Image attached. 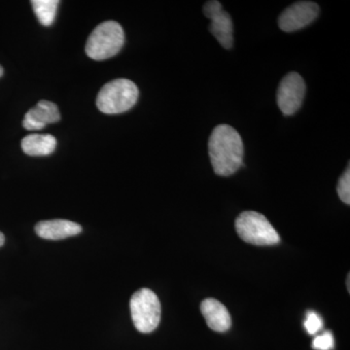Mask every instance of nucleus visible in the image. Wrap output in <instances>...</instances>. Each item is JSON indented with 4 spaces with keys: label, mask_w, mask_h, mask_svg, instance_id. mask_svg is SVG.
Instances as JSON below:
<instances>
[{
    "label": "nucleus",
    "mask_w": 350,
    "mask_h": 350,
    "mask_svg": "<svg viewBox=\"0 0 350 350\" xmlns=\"http://www.w3.org/2000/svg\"><path fill=\"white\" fill-rule=\"evenodd\" d=\"M239 238L253 245H275L280 241L273 226L262 214L256 211H244L236 220Z\"/></svg>",
    "instance_id": "obj_4"
},
{
    "label": "nucleus",
    "mask_w": 350,
    "mask_h": 350,
    "mask_svg": "<svg viewBox=\"0 0 350 350\" xmlns=\"http://www.w3.org/2000/svg\"><path fill=\"white\" fill-rule=\"evenodd\" d=\"M131 319L140 333H151L161 321V303L158 296L148 288H142L131 296Z\"/></svg>",
    "instance_id": "obj_5"
},
{
    "label": "nucleus",
    "mask_w": 350,
    "mask_h": 350,
    "mask_svg": "<svg viewBox=\"0 0 350 350\" xmlns=\"http://www.w3.org/2000/svg\"><path fill=\"white\" fill-rule=\"evenodd\" d=\"M312 347L315 350H331L334 347V337L331 332H325L313 340Z\"/></svg>",
    "instance_id": "obj_16"
},
{
    "label": "nucleus",
    "mask_w": 350,
    "mask_h": 350,
    "mask_svg": "<svg viewBox=\"0 0 350 350\" xmlns=\"http://www.w3.org/2000/svg\"><path fill=\"white\" fill-rule=\"evenodd\" d=\"M4 243H5V237H4V234L0 232V247L3 246Z\"/></svg>",
    "instance_id": "obj_17"
},
{
    "label": "nucleus",
    "mask_w": 350,
    "mask_h": 350,
    "mask_svg": "<svg viewBox=\"0 0 350 350\" xmlns=\"http://www.w3.org/2000/svg\"><path fill=\"white\" fill-rule=\"evenodd\" d=\"M23 151L29 156H48L57 147L56 137L51 135H29L23 138Z\"/></svg>",
    "instance_id": "obj_12"
},
{
    "label": "nucleus",
    "mask_w": 350,
    "mask_h": 350,
    "mask_svg": "<svg viewBox=\"0 0 350 350\" xmlns=\"http://www.w3.org/2000/svg\"><path fill=\"white\" fill-rule=\"evenodd\" d=\"M2 75H3V68L0 66V77H1Z\"/></svg>",
    "instance_id": "obj_19"
},
{
    "label": "nucleus",
    "mask_w": 350,
    "mask_h": 350,
    "mask_svg": "<svg viewBox=\"0 0 350 350\" xmlns=\"http://www.w3.org/2000/svg\"><path fill=\"white\" fill-rule=\"evenodd\" d=\"M61 115L57 105L51 101L41 100L25 114L23 126L27 131H39L49 124L57 123Z\"/></svg>",
    "instance_id": "obj_9"
},
{
    "label": "nucleus",
    "mask_w": 350,
    "mask_h": 350,
    "mask_svg": "<svg viewBox=\"0 0 350 350\" xmlns=\"http://www.w3.org/2000/svg\"><path fill=\"white\" fill-rule=\"evenodd\" d=\"M138 94L137 85L131 80H113L101 88L96 107L105 114H120L135 107Z\"/></svg>",
    "instance_id": "obj_3"
},
{
    "label": "nucleus",
    "mask_w": 350,
    "mask_h": 350,
    "mask_svg": "<svg viewBox=\"0 0 350 350\" xmlns=\"http://www.w3.org/2000/svg\"><path fill=\"white\" fill-rule=\"evenodd\" d=\"M306 94L303 77L297 72L288 73L278 86L276 100L280 109L286 116L293 115L301 107Z\"/></svg>",
    "instance_id": "obj_6"
},
{
    "label": "nucleus",
    "mask_w": 350,
    "mask_h": 350,
    "mask_svg": "<svg viewBox=\"0 0 350 350\" xmlns=\"http://www.w3.org/2000/svg\"><path fill=\"white\" fill-rule=\"evenodd\" d=\"M59 1L57 0H33L31 1L32 8L36 17L44 27H50L56 19L57 6Z\"/></svg>",
    "instance_id": "obj_13"
},
{
    "label": "nucleus",
    "mask_w": 350,
    "mask_h": 350,
    "mask_svg": "<svg viewBox=\"0 0 350 350\" xmlns=\"http://www.w3.org/2000/svg\"><path fill=\"white\" fill-rule=\"evenodd\" d=\"M125 43V33L114 21L101 23L92 32L86 44V54L94 61H103L116 56Z\"/></svg>",
    "instance_id": "obj_2"
},
{
    "label": "nucleus",
    "mask_w": 350,
    "mask_h": 350,
    "mask_svg": "<svg viewBox=\"0 0 350 350\" xmlns=\"http://www.w3.org/2000/svg\"><path fill=\"white\" fill-rule=\"evenodd\" d=\"M208 151L214 172L220 176H230L243 165V139L231 126L219 125L213 129L209 137Z\"/></svg>",
    "instance_id": "obj_1"
},
{
    "label": "nucleus",
    "mask_w": 350,
    "mask_h": 350,
    "mask_svg": "<svg viewBox=\"0 0 350 350\" xmlns=\"http://www.w3.org/2000/svg\"><path fill=\"white\" fill-rule=\"evenodd\" d=\"M338 195L345 204H350V170L349 167L340 176L338 183Z\"/></svg>",
    "instance_id": "obj_14"
},
{
    "label": "nucleus",
    "mask_w": 350,
    "mask_h": 350,
    "mask_svg": "<svg viewBox=\"0 0 350 350\" xmlns=\"http://www.w3.org/2000/svg\"><path fill=\"white\" fill-rule=\"evenodd\" d=\"M82 232V227L72 221L64 219L40 221L36 226V232L38 237L50 241H59L75 237Z\"/></svg>",
    "instance_id": "obj_11"
},
{
    "label": "nucleus",
    "mask_w": 350,
    "mask_h": 350,
    "mask_svg": "<svg viewBox=\"0 0 350 350\" xmlns=\"http://www.w3.org/2000/svg\"><path fill=\"white\" fill-rule=\"evenodd\" d=\"M323 326V321L320 319L319 315L314 312H308L306 314L305 328L310 335H315Z\"/></svg>",
    "instance_id": "obj_15"
},
{
    "label": "nucleus",
    "mask_w": 350,
    "mask_h": 350,
    "mask_svg": "<svg viewBox=\"0 0 350 350\" xmlns=\"http://www.w3.org/2000/svg\"><path fill=\"white\" fill-rule=\"evenodd\" d=\"M204 14L211 20L209 31L225 49H231L234 44V27L231 16L223 10L222 4L216 0L206 2Z\"/></svg>",
    "instance_id": "obj_7"
},
{
    "label": "nucleus",
    "mask_w": 350,
    "mask_h": 350,
    "mask_svg": "<svg viewBox=\"0 0 350 350\" xmlns=\"http://www.w3.org/2000/svg\"><path fill=\"white\" fill-rule=\"evenodd\" d=\"M349 280H350V276L349 275H347V290H349V291H350Z\"/></svg>",
    "instance_id": "obj_18"
},
{
    "label": "nucleus",
    "mask_w": 350,
    "mask_h": 350,
    "mask_svg": "<svg viewBox=\"0 0 350 350\" xmlns=\"http://www.w3.org/2000/svg\"><path fill=\"white\" fill-rule=\"evenodd\" d=\"M319 14V7L314 2H296L280 14L278 25L283 31H297L312 24Z\"/></svg>",
    "instance_id": "obj_8"
},
{
    "label": "nucleus",
    "mask_w": 350,
    "mask_h": 350,
    "mask_svg": "<svg viewBox=\"0 0 350 350\" xmlns=\"http://www.w3.org/2000/svg\"><path fill=\"white\" fill-rule=\"evenodd\" d=\"M200 312L211 330L224 333L231 328L232 319L229 310L216 299H206L200 304Z\"/></svg>",
    "instance_id": "obj_10"
}]
</instances>
